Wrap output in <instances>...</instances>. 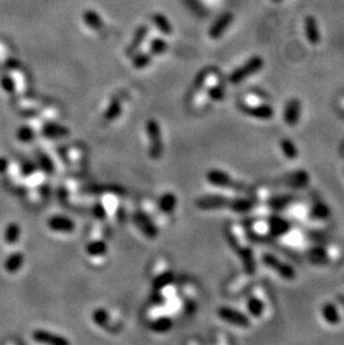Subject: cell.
I'll return each mask as SVG.
<instances>
[{"label":"cell","mask_w":344,"mask_h":345,"mask_svg":"<svg viewBox=\"0 0 344 345\" xmlns=\"http://www.w3.org/2000/svg\"><path fill=\"white\" fill-rule=\"evenodd\" d=\"M149 33V27L148 26H140L137 30L134 33V36L132 38L131 44L129 45V47L127 48V55H133L137 50L141 47V45L143 44L144 39L148 36Z\"/></svg>","instance_id":"484cf974"},{"label":"cell","mask_w":344,"mask_h":345,"mask_svg":"<svg viewBox=\"0 0 344 345\" xmlns=\"http://www.w3.org/2000/svg\"><path fill=\"white\" fill-rule=\"evenodd\" d=\"M283 182L287 186H293V188H302L308 183V175L303 171L294 172L292 174H287L283 179Z\"/></svg>","instance_id":"83f0119b"},{"label":"cell","mask_w":344,"mask_h":345,"mask_svg":"<svg viewBox=\"0 0 344 345\" xmlns=\"http://www.w3.org/2000/svg\"><path fill=\"white\" fill-rule=\"evenodd\" d=\"M248 275L247 273L241 275H236L227 281L226 286H225V294H227L229 296H238L240 294L245 293L248 288Z\"/></svg>","instance_id":"2e32d148"},{"label":"cell","mask_w":344,"mask_h":345,"mask_svg":"<svg viewBox=\"0 0 344 345\" xmlns=\"http://www.w3.org/2000/svg\"><path fill=\"white\" fill-rule=\"evenodd\" d=\"M132 222L140 233L144 235L146 238L155 239L158 237V234H159L158 225L142 210L134 212L132 216Z\"/></svg>","instance_id":"8fae6325"},{"label":"cell","mask_w":344,"mask_h":345,"mask_svg":"<svg viewBox=\"0 0 344 345\" xmlns=\"http://www.w3.org/2000/svg\"><path fill=\"white\" fill-rule=\"evenodd\" d=\"M157 205L158 208H159V210L165 214L166 217L170 219V217H172L177 210L178 198L176 195L172 194V192H166V194H163L160 197V199L158 200Z\"/></svg>","instance_id":"d6986e66"},{"label":"cell","mask_w":344,"mask_h":345,"mask_svg":"<svg viewBox=\"0 0 344 345\" xmlns=\"http://www.w3.org/2000/svg\"><path fill=\"white\" fill-rule=\"evenodd\" d=\"M86 254L89 258L98 260L99 263L103 264L109 254L106 239L103 238H92L86 245Z\"/></svg>","instance_id":"4fadbf2b"},{"label":"cell","mask_w":344,"mask_h":345,"mask_svg":"<svg viewBox=\"0 0 344 345\" xmlns=\"http://www.w3.org/2000/svg\"><path fill=\"white\" fill-rule=\"evenodd\" d=\"M234 20V16L231 13H224L219 18L213 22V25L209 29V36L212 39H217L224 35V33L226 32L231 22Z\"/></svg>","instance_id":"ffe728a7"},{"label":"cell","mask_w":344,"mask_h":345,"mask_svg":"<svg viewBox=\"0 0 344 345\" xmlns=\"http://www.w3.org/2000/svg\"><path fill=\"white\" fill-rule=\"evenodd\" d=\"M341 105H342V107H343V109H344V99L342 100V102H341Z\"/></svg>","instance_id":"b9f144b4"},{"label":"cell","mask_w":344,"mask_h":345,"mask_svg":"<svg viewBox=\"0 0 344 345\" xmlns=\"http://www.w3.org/2000/svg\"><path fill=\"white\" fill-rule=\"evenodd\" d=\"M301 114H302V105H301V102L296 100V99H293L291 101H289L285 105V109H284V122L286 126L289 127H295L298 124V121H300L301 118Z\"/></svg>","instance_id":"ac0fdd59"},{"label":"cell","mask_w":344,"mask_h":345,"mask_svg":"<svg viewBox=\"0 0 344 345\" xmlns=\"http://www.w3.org/2000/svg\"><path fill=\"white\" fill-rule=\"evenodd\" d=\"M101 205L103 206L108 218H114L118 222L122 218L123 208L120 199V195L117 192H103L101 196Z\"/></svg>","instance_id":"30bf717a"},{"label":"cell","mask_w":344,"mask_h":345,"mask_svg":"<svg viewBox=\"0 0 344 345\" xmlns=\"http://www.w3.org/2000/svg\"><path fill=\"white\" fill-rule=\"evenodd\" d=\"M206 179L211 185L218 186V188L222 189H228L238 192L246 190V185L244 183L234 179L228 172L221 170V169H211V170L207 172Z\"/></svg>","instance_id":"5b68a950"},{"label":"cell","mask_w":344,"mask_h":345,"mask_svg":"<svg viewBox=\"0 0 344 345\" xmlns=\"http://www.w3.org/2000/svg\"><path fill=\"white\" fill-rule=\"evenodd\" d=\"M151 53H141L133 59V67L137 70H142L151 63Z\"/></svg>","instance_id":"8d00e7d4"},{"label":"cell","mask_w":344,"mask_h":345,"mask_svg":"<svg viewBox=\"0 0 344 345\" xmlns=\"http://www.w3.org/2000/svg\"><path fill=\"white\" fill-rule=\"evenodd\" d=\"M37 166L46 174H53L55 172V165L48 154L44 152H38L37 153Z\"/></svg>","instance_id":"1f68e13d"},{"label":"cell","mask_w":344,"mask_h":345,"mask_svg":"<svg viewBox=\"0 0 344 345\" xmlns=\"http://www.w3.org/2000/svg\"><path fill=\"white\" fill-rule=\"evenodd\" d=\"M42 133L45 138L60 139L70 135V130L57 123H46L42 129Z\"/></svg>","instance_id":"cb8c5ba5"},{"label":"cell","mask_w":344,"mask_h":345,"mask_svg":"<svg viewBox=\"0 0 344 345\" xmlns=\"http://www.w3.org/2000/svg\"><path fill=\"white\" fill-rule=\"evenodd\" d=\"M341 154H342V156H344V142L341 145Z\"/></svg>","instance_id":"60d3db41"},{"label":"cell","mask_w":344,"mask_h":345,"mask_svg":"<svg viewBox=\"0 0 344 345\" xmlns=\"http://www.w3.org/2000/svg\"><path fill=\"white\" fill-rule=\"evenodd\" d=\"M251 233L258 238H265V237L270 236L269 219L258 218L254 220L251 226Z\"/></svg>","instance_id":"4316f807"},{"label":"cell","mask_w":344,"mask_h":345,"mask_svg":"<svg viewBox=\"0 0 344 345\" xmlns=\"http://www.w3.org/2000/svg\"><path fill=\"white\" fill-rule=\"evenodd\" d=\"M17 135V139H18L19 142L21 143H29L35 138V131H34V129L28 127V126H24V127H20L18 129V131L16 133Z\"/></svg>","instance_id":"e575fe53"},{"label":"cell","mask_w":344,"mask_h":345,"mask_svg":"<svg viewBox=\"0 0 344 345\" xmlns=\"http://www.w3.org/2000/svg\"><path fill=\"white\" fill-rule=\"evenodd\" d=\"M262 260L267 268L275 271L276 274L285 280H293L296 277L295 269L290 264L283 262V260L277 258L273 254H264Z\"/></svg>","instance_id":"ba28073f"},{"label":"cell","mask_w":344,"mask_h":345,"mask_svg":"<svg viewBox=\"0 0 344 345\" xmlns=\"http://www.w3.org/2000/svg\"><path fill=\"white\" fill-rule=\"evenodd\" d=\"M84 19H85L86 24L95 30H99L103 27L102 18H101L97 11L94 10H87L85 13V16H84Z\"/></svg>","instance_id":"836d02e7"},{"label":"cell","mask_w":344,"mask_h":345,"mask_svg":"<svg viewBox=\"0 0 344 345\" xmlns=\"http://www.w3.org/2000/svg\"><path fill=\"white\" fill-rule=\"evenodd\" d=\"M207 96L212 101H216V102L223 101L224 98H225V89L222 85L217 84V85H213L209 89H208V95Z\"/></svg>","instance_id":"f35d334b"},{"label":"cell","mask_w":344,"mask_h":345,"mask_svg":"<svg viewBox=\"0 0 344 345\" xmlns=\"http://www.w3.org/2000/svg\"><path fill=\"white\" fill-rule=\"evenodd\" d=\"M196 206L201 210H222L230 209L235 212H248L254 208V201L248 198H230L221 195H208L199 198Z\"/></svg>","instance_id":"7a4b0ae2"},{"label":"cell","mask_w":344,"mask_h":345,"mask_svg":"<svg viewBox=\"0 0 344 345\" xmlns=\"http://www.w3.org/2000/svg\"><path fill=\"white\" fill-rule=\"evenodd\" d=\"M9 169V160L6 156H0V174L7 172Z\"/></svg>","instance_id":"ab89813d"},{"label":"cell","mask_w":344,"mask_h":345,"mask_svg":"<svg viewBox=\"0 0 344 345\" xmlns=\"http://www.w3.org/2000/svg\"><path fill=\"white\" fill-rule=\"evenodd\" d=\"M322 319L330 325H337L342 320L341 309L334 303H326L321 307Z\"/></svg>","instance_id":"7402d4cb"},{"label":"cell","mask_w":344,"mask_h":345,"mask_svg":"<svg viewBox=\"0 0 344 345\" xmlns=\"http://www.w3.org/2000/svg\"><path fill=\"white\" fill-rule=\"evenodd\" d=\"M226 236L229 245L236 252L244 265L245 273L248 275H254L256 270L255 259H254V252L252 248L251 234L248 233L247 228L242 224L231 223L227 226Z\"/></svg>","instance_id":"6da1fadb"},{"label":"cell","mask_w":344,"mask_h":345,"mask_svg":"<svg viewBox=\"0 0 344 345\" xmlns=\"http://www.w3.org/2000/svg\"><path fill=\"white\" fill-rule=\"evenodd\" d=\"M145 132L148 137L149 155L152 160H159L163 153V140L160 124L154 118H150L145 123Z\"/></svg>","instance_id":"277c9868"},{"label":"cell","mask_w":344,"mask_h":345,"mask_svg":"<svg viewBox=\"0 0 344 345\" xmlns=\"http://www.w3.org/2000/svg\"><path fill=\"white\" fill-rule=\"evenodd\" d=\"M273 2H275V3H277V2H280V0H273Z\"/></svg>","instance_id":"7bdbcfd3"},{"label":"cell","mask_w":344,"mask_h":345,"mask_svg":"<svg viewBox=\"0 0 344 345\" xmlns=\"http://www.w3.org/2000/svg\"><path fill=\"white\" fill-rule=\"evenodd\" d=\"M122 113V103L120 99L113 98L111 100L108 107L104 112V120L108 122H113L117 117H120Z\"/></svg>","instance_id":"f546056e"},{"label":"cell","mask_w":344,"mask_h":345,"mask_svg":"<svg viewBox=\"0 0 344 345\" xmlns=\"http://www.w3.org/2000/svg\"><path fill=\"white\" fill-rule=\"evenodd\" d=\"M37 169H38V166L36 162H34L32 160H25L20 166V173L27 178L35 173L37 171Z\"/></svg>","instance_id":"74e56055"},{"label":"cell","mask_w":344,"mask_h":345,"mask_svg":"<svg viewBox=\"0 0 344 345\" xmlns=\"http://www.w3.org/2000/svg\"><path fill=\"white\" fill-rule=\"evenodd\" d=\"M304 27H305V35L308 42L312 45H318L320 42V32L317 19L313 16H307L304 20Z\"/></svg>","instance_id":"d4e9b609"},{"label":"cell","mask_w":344,"mask_h":345,"mask_svg":"<svg viewBox=\"0 0 344 345\" xmlns=\"http://www.w3.org/2000/svg\"><path fill=\"white\" fill-rule=\"evenodd\" d=\"M33 340L41 343V344H47V345H69L70 342L66 340L64 336L59 334H56L50 331L46 330H36L33 332L32 334Z\"/></svg>","instance_id":"e0dca14e"},{"label":"cell","mask_w":344,"mask_h":345,"mask_svg":"<svg viewBox=\"0 0 344 345\" xmlns=\"http://www.w3.org/2000/svg\"><path fill=\"white\" fill-rule=\"evenodd\" d=\"M279 238L285 246L290 248H298L305 244V236H304L302 231L294 228H290Z\"/></svg>","instance_id":"44dd1931"},{"label":"cell","mask_w":344,"mask_h":345,"mask_svg":"<svg viewBox=\"0 0 344 345\" xmlns=\"http://www.w3.org/2000/svg\"><path fill=\"white\" fill-rule=\"evenodd\" d=\"M25 264V255L21 252H14L5 259L4 267L8 274H16Z\"/></svg>","instance_id":"603a6c76"},{"label":"cell","mask_w":344,"mask_h":345,"mask_svg":"<svg viewBox=\"0 0 344 345\" xmlns=\"http://www.w3.org/2000/svg\"><path fill=\"white\" fill-rule=\"evenodd\" d=\"M246 306L248 312L255 319H261L267 310V296L261 287L253 288L247 298Z\"/></svg>","instance_id":"52a82bcc"},{"label":"cell","mask_w":344,"mask_h":345,"mask_svg":"<svg viewBox=\"0 0 344 345\" xmlns=\"http://www.w3.org/2000/svg\"><path fill=\"white\" fill-rule=\"evenodd\" d=\"M150 277L154 291H159L162 287L173 283V271L166 258L160 257L154 260L150 269Z\"/></svg>","instance_id":"3957f363"},{"label":"cell","mask_w":344,"mask_h":345,"mask_svg":"<svg viewBox=\"0 0 344 345\" xmlns=\"http://www.w3.org/2000/svg\"><path fill=\"white\" fill-rule=\"evenodd\" d=\"M21 234V228L18 223L11 222L7 226H6L5 234H4V239L5 242L8 245H15L17 241L20 238Z\"/></svg>","instance_id":"f1b7e54d"},{"label":"cell","mask_w":344,"mask_h":345,"mask_svg":"<svg viewBox=\"0 0 344 345\" xmlns=\"http://www.w3.org/2000/svg\"><path fill=\"white\" fill-rule=\"evenodd\" d=\"M167 48H168V44L165 39L155 38L152 41L150 45V53L152 55H161L163 53H166Z\"/></svg>","instance_id":"d590c367"},{"label":"cell","mask_w":344,"mask_h":345,"mask_svg":"<svg viewBox=\"0 0 344 345\" xmlns=\"http://www.w3.org/2000/svg\"><path fill=\"white\" fill-rule=\"evenodd\" d=\"M47 225L50 230L58 234H72L75 230V223L64 214H54L48 219Z\"/></svg>","instance_id":"5bb4252c"},{"label":"cell","mask_w":344,"mask_h":345,"mask_svg":"<svg viewBox=\"0 0 344 345\" xmlns=\"http://www.w3.org/2000/svg\"><path fill=\"white\" fill-rule=\"evenodd\" d=\"M92 320L100 329L106 331H117L118 326L121 325L122 318L118 315V312H111L106 308L100 307L92 313Z\"/></svg>","instance_id":"8992f818"},{"label":"cell","mask_w":344,"mask_h":345,"mask_svg":"<svg viewBox=\"0 0 344 345\" xmlns=\"http://www.w3.org/2000/svg\"><path fill=\"white\" fill-rule=\"evenodd\" d=\"M152 20H153L154 25L158 27V29L162 32L165 35H170L172 33V26L170 24V21L168 20L167 17L163 14L160 13L154 14L152 16Z\"/></svg>","instance_id":"d6a6232c"},{"label":"cell","mask_w":344,"mask_h":345,"mask_svg":"<svg viewBox=\"0 0 344 345\" xmlns=\"http://www.w3.org/2000/svg\"><path fill=\"white\" fill-rule=\"evenodd\" d=\"M217 315L222 321L226 322L230 325L242 327V329H247V327L251 326V320L246 314L229 306L219 307L217 309Z\"/></svg>","instance_id":"7c38bea8"},{"label":"cell","mask_w":344,"mask_h":345,"mask_svg":"<svg viewBox=\"0 0 344 345\" xmlns=\"http://www.w3.org/2000/svg\"><path fill=\"white\" fill-rule=\"evenodd\" d=\"M279 146H280L282 153H283L286 160L294 161L297 159L298 150L296 149L295 144L293 143L290 139H282L279 141Z\"/></svg>","instance_id":"4dcf8cb0"},{"label":"cell","mask_w":344,"mask_h":345,"mask_svg":"<svg viewBox=\"0 0 344 345\" xmlns=\"http://www.w3.org/2000/svg\"><path fill=\"white\" fill-rule=\"evenodd\" d=\"M241 111L245 113V114L249 115L254 118H257V120H269L274 116V110L270 105H267L265 103H257L253 105L245 104L241 106Z\"/></svg>","instance_id":"9a60e30c"},{"label":"cell","mask_w":344,"mask_h":345,"mask_svg":"<svg viewBox=\"0 0 344 345\" xmlns=\"http://www.w3.org/2000/svg\"><path fill=\"white\" fill-rule=\"evenodd\" d=\"M264 66V60L259 56H254V57L248 59L244 65H241L239 69H237L231 73L229 76V81L233 84H238L251 75L256 74L257 72L261 71Z\"/></svg>","instance_id":"9c48e42d"}]
</instances>
